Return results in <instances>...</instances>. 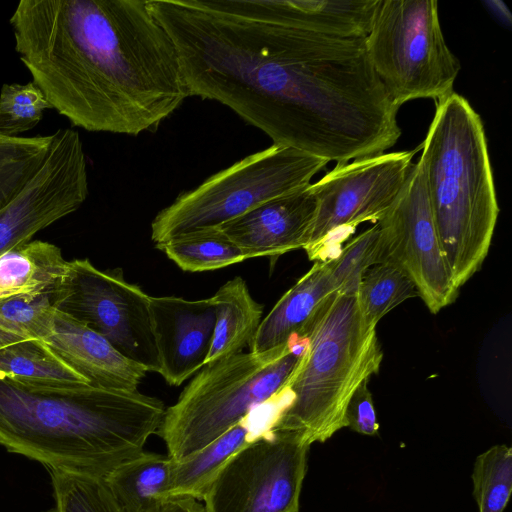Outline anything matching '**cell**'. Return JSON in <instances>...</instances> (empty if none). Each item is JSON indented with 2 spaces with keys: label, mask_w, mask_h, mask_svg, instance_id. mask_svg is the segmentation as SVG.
Instances as JSON below:
<instances>
[{
  "label": "cell",
  "mask_w": 512,
  "mask_h": 512,
  "mask_svg": "<svg viewBox=\"0 0 512 512\" xmlns=\"http://www.w3.org/2000/svg\"><path fill=\"white\" fill-rule=\"evenodd\" d=\"M220 82L227 106L273 144L327 162L384 153L401 136L399 108L371 65L365 38L299 29L278 0L234 31Z\"/></svg>",
  "instance_id": "cell-1"
},
{
  "label": "cell",
  "mask_w": 512,
  "mask_h": 512,
  "mask_svg": "<svg viewBox=\"0 0 512 512\" xmlns=\"http://www.w3.org/2000/svg\"><path fill=\"white\" fill-rule=\"evenodd\" d=\"M9 22L32 81L76 127L135 136L190 97L149 0H21Z\"/></svg>",
  "instance_id": "cell-2"
},
{
  "label": "cell",
  "mask_w": 512,
  "mask_h": 512,
  "mask_svg": "<svg viewBox=\"0 0 512 512\" xmlns=\"http://www.w3.org/2000/svg\"><path fill=\"white\" fill-rule=\"evenodd\" d=\"M165 410L138 390L35 386L0 376V445L47 469L104 477L144 451Z\"/></svg>",
  "instance_id": "cell-3"
},
{
  "label": "cell",
  "mask_w": 512,
  "mask_h": 512,
  "mask_svg": "<svg viewBox=\"0 0 512 512\" xmlns=\"http://www.w3.org/2000/svg\"><path fill=\"white\" fill-rule=\"evenodd\" d=\"M439 242L460 289L481 268L499 207L480 116L454 91L436 101L419 159Z\"/></svg>",
  "instance_id": "cell-4"
},
{
  "label": "cell",
  "mask_w": 512,
  "mask_h": 512,
  "mask_svg": "<svg viewBox=\"0 0 512 512\" xmlns=\"http://www.w3.org/2000/svg\"><path fill=\"white\" fill-rule=\"evenodd\" d=\"M297 344L303 345L301 356L281 393L290 398L267 429L295 434L308 445L323 443L347 427V404L362 381L378 373L382 349L376 328L363 320L357 295L336 292Z\"/></svg>",
  "instance_id": "cell-5"
},
{
  "label": "cell",
  "mask_w": 512,
  "mask_h": 512,
  "mask_svg": "<svg viewBox=\"0 0 512 512\" xmlns=\"http://www.w3.org/2000/svg\"><path fill=\"white\" fill-rule=\"evenodd\" d=\"M289 343L204 365L177 402L165 410L157 431L168 456L179 462L203 449L252 411L281 396L301 356Z\"/></svg>",
  "instance_id": "cell-6"
},
{
  "label": "cell",
  "mask_w": 512,
  "mask_h": 512,
  "mask_svg": "<svg viewBox=\"0 0 512 512\" xmlns=\"http://www.w3.org/2000/svg\"><path fill=\"white\" fill-rule=\"evenodd\" d=\"M327 163L272 144L180 194L152 221L151 238L157 246L196 231L219 228L268 200L310 184Z\"/></svg>",
  "instance_id": "cell-7"
},
{
  "label": "cell",
  "mask_w": 512,
  "mask_h": 512,
  "mask_svg": "<svg viewBox=\"0 0 512 512\" xmlns=\"http://www.w3.org/2000/svg\"><path fill=\"white\" fill-rule=\"evenodd\" d=\"M365 45L371 65L398 108L453 92L460 63L446 44L436 0H379Z\"/></svg>",
  "instance_id": "cell-8"
},
{
  "label": "cell",
  "mask_w": 512,
  "mask_h": 512,
  "mask_svg": "<svg viewBox=\"0 0 512 512\" xmlns=\"http://www.w3.org/2000/svg\"><path fill=\"white\" fill-rule=\"evenodd\" d=\"M413 152L381 153L336 164L310 184L316 200L315 215L303 249L308 258L324 262L366 221L376 223L403 187L412 166Z\"/></svg>",
  "instance_id": "cell-9"
},
{
  "label": "cell",
  "mask_w": 512,
  "mask_h": 512,
  "mask_svg": "<svg viewBox=\"0 0 512 512\" xmlns=\"http://www.w3.org/2000/svg\"><path fill=\"white\" fill-rule=\"evenodd\" d=\"M149 299L139 286L124 279L121 269L102 271L88 259H74L68 261L53 304L104 337L127 359L159 373Z\"/></svg>",
  "instance_id": "cell-10"
},
{
  "label": "cell",
  "mask_w": 512,
  "mask_h": 512,
  "mask_svg": "<svg viewBox=\"0 0 512 512\" xmlns=\"http://www.w3.org/2000/svg\"><path fill=\"white\" fill-rule=\"evenodd\" d=\"M309 447L295 434L262 431L211 481L205 512H298Z\"/></svg>",
  "instance_id": "cell-11"
},
{
  "label": "cell",
  "mask_w": 512,
  "mask_h": 512,
  "mask_svg": "<svg viewBox=\"0 0 512 512\" xmlns=\"http://www.w3.org/2000/svg\"><path fill=\"white\" fill-rule=\"evenodd\" d=\"M376 223L379 263L400 269L431 313L453 303L459 288L439 242L419 161L412 164L395 201Z\"/></svg>",
  "instance_id": "cell-12"
},
{
  "label": "cell",
  "mask_w": 512,
  "mask_h": 512,
  "mask_svg": "<svg viewBox=\"0 0 512 512\" xmlns=\"http://www.w3.org/2000/svg\"><path fill=\"white\" fill-rule=\"evenodd\" d=\"M149 307L159 374L169 385L179 386L205 365L214 335L213 301L150 296Z\"/></svg>",
  "instance_id": "cell-13"
},
{
  "label": "cell",
  "mask_w": 512,
  "mask_h": 512,
  "mask_svg": "<svg viewBox=\"0 0 512 512\" xmlns=\"http://www.w3.org/2000/svg\"><path fill=\"white\" fill-rule=\"evenodd\" d=\"M310 184L268 200L219 229L247 259L303 248L316 210Z\"/></svg>",
  "instance_id": "cell-14"
},
{
  "label": "cell",
  "mask_w": 512,
  "mask_h": 512,
  "mask_svg": "<svg viewBox=\"0 0 512 512\" xmlns=\"http://www.w3.org/2000/svg\"><path fill=\"white\" fill-rule=\"evenodd\" d=\"M46 341L93 386L134 391L148 372L120 354L104 337L58 310Z\"/></svg>",
  "instance_id": "cell-15"
},
{
  "label": "cell",
  "mask_w": 512,
  "mask_h": 512,
  "mask_svg": "<svg viewBox=\"0 0 512 512\" xmlns=\"http://www.w3.org/2000/svg\"><path fill=\"white\" fill-rule=\"evenodd\" d=\"M332 293L327 262H315L261 320L249 345L250 352L297 344L300 334Z\"/></svg>",
  "instance_id": "cell-16"
},
{
  "label": "cell",
  "mask_w": 512,
  "mask_h": 512,
  "mask_svg": "<svg viewBox=\"0 0 512 512\" xmlns=\"http://www.w3.org/2000/svg\"><path fill=\"white\" fill-rule=\"evenodd\" d=\"M68 269L60 248L42 240L0 255V299L55 291Z\"/></svg>",
  "instance_id": "cell-17"
},
{
  "label": "cell",
  "mask_w": 512,
  "mask_h": 512,
  "mask_svg": "<svg viewBox=\"0 0 512 512\" xmlns=\"http://www.w3.org/2000/svg\"><path fill=\"white\" fill-rule=\"evenodd\" d=\"M172 466L168 455L142 451L103 478L126 512H159L169 500Z\"/></svg>",
  "instance_id": "cell-18"
},
{
  "label": "cell",
  "mask_w": 512,
  "mask_h": 512,
  "mask_svg": "<svg viewBox=\"0 0 512 512\" xmlns=\"http://www.w3.org/2000/svg\"><path fill=\"white\" fill-rule=\"evenodd\" d=\"M215 309V327L205 365L242 352L249 346L263 313L241 277L222 285L211 297Z\"/></svg>",
  "instance_id": "cell-19"
},
{
  "label": "cell",
  "mask_w": 512,
  "mask_h": 512,
  "mask_svg": "<svg viewBox=\"0 0 512 512\" xmlns=\"http://www.w3.org/2000/svg\"><path fill=\"white\" fill-rule=\"evenodd\" d=\"M248 418L198 452L179 462L173 461L168 499L189 497L202 500L207 487L222 466L260 434L255 432L256 428L249 424Z\"/></svg>",
  "instance_id": "cell-20"
},
{
  "label": "cell",
  "mask_w": 512,
  "mask_h": 512,
  "mask_svg": "<svg viewBox=\"0 0 512 512\" xmlns=\"http://www.w3.org/2000/svg\"><path fill=\"white\" fill-rule=\"evenodd\" d=\"M0 376L35 386L89 384L43 339H27L1 349Z\"/></svg>",
  "instance_id": "cell-21"
},
{
  "label": "cell",
  "mask_w": 512,
  "mask_h": 512,
  "mask_svg": "<svg viewBox=\"0 0 512 512\" xmlns=\"http://www.w3.org/2000/svg\"><path fill=\"white\" fill-rule=\"evenodd\" d=\"M156 247L188 272L216 270L247 260L219 228L186 234Z\"/></svg>",
  "instance_id": "cell-22"
},
{
  "label": "cell",
  "mask_w": 512,
  "mask_h": 512,
  "mask_svg": "<svg viewBox=\"0 0 512 512\" xmlns=\"http://www.w3.org/2000/svg\"><path fill=\"white\" fill-rule=\"evenodd\" d=\"M418 297L413 282L396 266L377 263L365 272L357 291V301L365 324L378 322L407 299Z\"/></svg>",
  "instance_id": "cell-23"
},
{
  "label": "cell",
  "mask_w": 512,
  "mask_h": 512,
  "mask_svg": "<svg viewBox=\"0 0 512 512\" xmlns=\"http://www.w3.org/2000/svg\"><path fill=\"white\" fill-rule=\"evenodd\" d=\"M54 292L0 299V350L27 339L47 340L53 330Z\"/></svg>",
  "instance_id": "cell-24"
},
{
  "label": "cell",
  "mask_w": 512,
  "mask_h": 512,
  "mask_svg": "<svg viewBox=\"0 0 512 512\" xmlns=\"http://www.w3.org/2000/svg\"><path fill=\"white\" fill-rule=\"evenodd\" d=\"M47 470L54 496V507L49 512H126L103 477L61 469Z\"/></svg>",
  "instance_id": "cell-25"
},
{
  "label": "cell",
  "mask_w": 512,
  "mask_h": 512,
  "mask_svg": "<svg viewBox=\"0 0 512 512\" xmlns=\"http://www.w3.org/2000/svg\"><path fill=\"white\" fill-rule=\"evenodd\" d=\"M471 478L478 512H503L512 491V448L498 444L478 455Z\"/></svg>",
  "instance_id": "cell-26"
},
{
  "label": "cell",
  "mask_w": 512,
  "mask_h": 512,
  "mask_svg": "<svg viewBox=\"0 0 512 512\" xmlns=\"http://www.w3.org/2000/svg\"><path fill=\"white\" fill-rule=\"evenodd\" d=\"M380 232L377 223L353 238L334 257L326 260L334 292L357 295L365 272L379 263Z\"/></svg>",
  "instance_id": "cell-27"
},
{
  "label": "cell",
  "mask_w": 512,
  "mask_h": 512,
  "mask_svg": "<svg viewBox=\"0 0 512 512\" xmlns=\"http://www.w3.org/2000/svg\"><path fill=\"white\" fill-rule=\"evenodd\" d=\"M52 106L31 81L4 84L0 91V135L14 137L35 127Z\"/></svg>",
  "instance_id": "cell-28"
},
{
  "label": "cell",
  "mask_w": 512,
  "mask_h": 512,
  "mask_svg": "<svg viewBox=\"0 0 512 512\" xmlns=\"http://www.w3.org/2000/svg\"><path fill=\"white\" fill-rule=\"evenodd\" d=\"M369 379H365L352 394L345 411L347 427L353 431L373 436L378 433L379 424L368 388Z\"/></svg>",
  "instance_id": "cell-29"
},
{
  "label": "cell",
  "mask_w": 512,
  "mask_h": 512,
  "mask_svg": "<svg viewBox=\"0 0 512 512\" xmlns=\"http://www.w3.org/2000/svg\"><path fill=\"white\" fill-rule=\"evenodd\" d=\"M159 512H205L203 505L194 498L176 497L167 500Z\"/></svg>",
  "instance_id": "cell-30"
},
{
  "label": "cell",
  "mask_w": 512,
  "mask_h": 512,
  "mask_svg": "<svg viewBox=\"0 0 512 512\" xmlns=\"http://www.w3.org/2000/svg\"><path fill=\"white\" fill-rule=\"evenodd\" d=\"M487 10L502 25L510 27L512 24V15L507 6L499 0H488L484 2Z\"/></svg>",
  "instance_id": "cell-31"
}]
</instances>
